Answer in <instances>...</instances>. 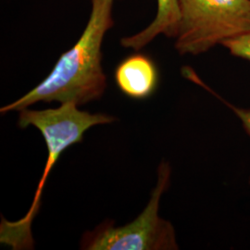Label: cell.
I'll return each instance as SVG.
<instances>
[{
    "label": "cell",
    "instance_id": "cell-1",
    "mask_svg": "<svg viewBox=\"0 0 250 250\" xmlns=\"http://www.w3.org/2000/svg\"><path fill=\"white\" fill-rule=\"evenodd\" d=\"M89 20L79 40L60 57L52 71L23 97L0 108L1 114L20 111L39 102H72L78 107L99 100L107 88L102 68V44L114 25V0H91Z\"/></svg>",
    "mask_w": 250,
    "mask_h": 250
},
{
    "label": "cell",
    "instance_id": "cell-2",
    "mask_svg": "<svg viewBox=\"0 0 250 250\" xmlns=\"http://www.w3.org/2000/svg\"><path fill=\"white\" fill-rule=\"evenodd\" d=\"M18 112L19 127L25 129L34 126L38 129L45 140L48 155L29 210L17 222H9L2 218L0 242L9 246L12 250H32L34 248L32 224L41 208L44 188L54 165L67 148L83 142V134L90 128L111 124L115 118L103 113H90L80 110L78 106L72 102L40 110L26 107Z\"/></svg>",
    "mask_w": 250,
    "mask_h": 250
},
{
    "label": "cell",
    "instance_id": "cell-3",
    "mask_svg": "<svg viewBox=\"0 0 250 250\" xmlns=\"http://www.w3.org/2000/svg\"><path fill=\"white\" fill-rule=\"evenodd\" d=\"M170 182L169 163L162 161L158 170L157 186L151 197L133 222L123 226L107 220L93 231H86L81 239V249L85 250H178L175 230L170 222L159 215L160 202Z\"/></svg>",
    "mask_w": 250,
    "mask_h": 250
},
{
    "label": "cell",
    "instance_id": "cell-4",
    "mask_svg": "<svg viewBox=\"0 0 250 250\" xmlns=\"http://www.w3.org/2000/svg\"><path fill=\"white\" fill-rule=\"evenodd\" d=\"M181 23L175 49L199 55L250 33V0H179Z\"/></svg>",
    "mask_w": 250,
    "mask_h": 250
},
{
    "label": "cell",
    "instance_id": "cell-5",
    "mask_svg": "<svg viewBox=\"0 0 250 250\" xmlns=\"http://www.w3.org/2000/svg\"><path fill=\"white\" fill-rule=\"evenodd\" d=\"M114 78L120 91L129 99L145 100L159 86V71L151 58L142 53L128 56L118 64Z\"/></svg>",
    "mask_w": 250,
    "mask_h": 250
},
{
    "label": "cell",
    "instance_id": "cell-6",
    "mask_svg": "<svg viewBox=\"0 0 250 250\" xmlns=\"http://www.w3.org/2000/svg\"><path fill=\"white\" fill-rule=\"evenodd\" d=\"M181 23V9L179 0H158V11L151 23L134 36L121 39L125 48L140 50L148 45L159 35L176 38Z\"/></svg>",
    "mask_w": 250,
    "mask_h": 250
},
{
    "label": "cell",
    "instance_id": "cell-7",
    "mask_svg": "<svg viewBox=\"0 0 250 250\" xmlns=\"http://www.w3.org/2000/svg\"><path fill=\"white\" fill-rule=\"evenodd\" d=\"M222 45L227 48L232 56L250 62V33L225 40Z\"/></svg>",
    "mask_w": 250,
    "mask_h": 250
},
{
    "label": "cell",
    "instance_id": "cell-8",
    "mask_svg": "<svg viewBox=\"0 0 250 250\" xmlns=\"http://www.w3.org/2000/svg\"><path fill=\"white\" fill-rule=\"evenodd\" d=\"M194 78H195L196 80L198 81L199 84H201L202 86H205L207 89L209 90V91H210L212 94H214L215 96H216L217 98H219V99H220L221 101H223V102H224V104H225L227 107L232 109V111L234 112V114H235L236 116L238 117V119L240 120L242 125H243V127H244L245 131L247 132V134H249V135L250 136V109H245V108H240V107H235V106H233V105H232V104H230L229 102L225 101L224 99L220 98L218 95H216L214 92H212V91L209 89V88H208L206 85L203 84V83H202L201 81H199L198 79H197V77L196 76V75H195V74H194Z\"/></svg>",
    "mask_w": 250,
    "mask_h": 250
},
{
    "label": "cell",
    "instance_id": "cell-9",
    "mask_svg": "<svg viewBox=\"0 0 250 250\" xmlns=\"http://www.w3.org/2000/svg\"></svg>",
    "mask_w": 250,
    "mask_h": 250
}]
</instances>
